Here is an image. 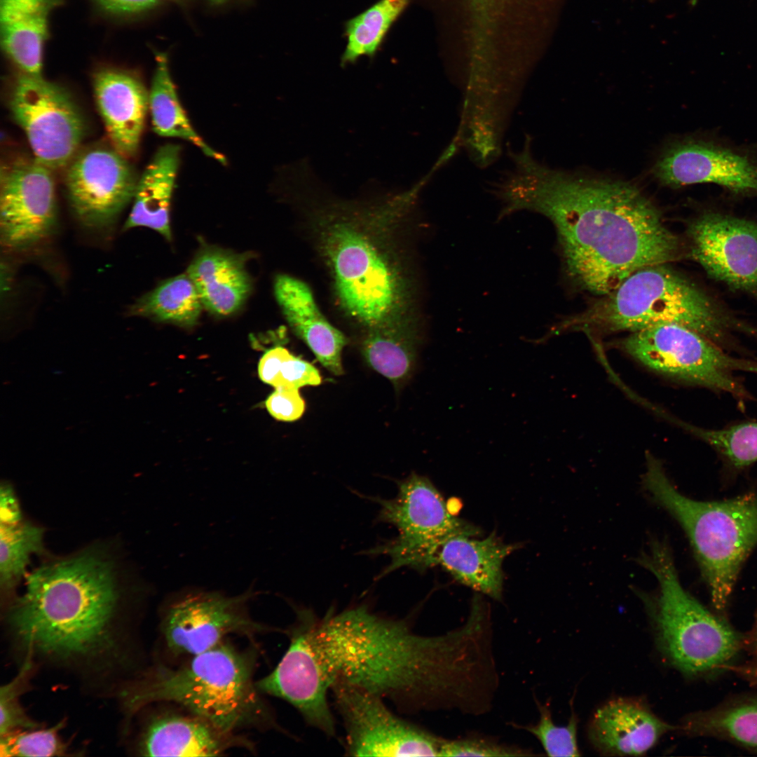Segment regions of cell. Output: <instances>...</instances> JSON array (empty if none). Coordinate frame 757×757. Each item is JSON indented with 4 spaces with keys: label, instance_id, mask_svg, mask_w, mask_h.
Instances as JSON below:
<instances>
[{
    "label": "cell",
    "instance_id": "603a6c76",
    "mask_svg": "<svg viewBox=\"0 0 757 757\" xmlns=\"http://www.w3.org/2000/svg\"><path fill=\"white\" fill-rule=\"evenodd\" d=\"M187 274L203 306L218 316L238 311L251 290L243 257L218 247L203 248L190 264Z\"/></svg>",
    "mask_w": 757,
    "mask_h": 757
},
{
    "label": "cell",
    "instance_id": "ffe728a7",
    "mask_svg": "<svg viewBox=\"0 0 757 757\" xmlns=\"http://www.w3.org/2000/svg\"><path fill=\"white\" fill-rule=\"evenodd\" d=\"M518 547L504 543L495 533L482 539L458 535L435 547L425 558L421 570L440 566L461 584L500 601L503 563Z\"/></svg>",
    "mask_w": 757,
    "mask_h": 757
},
{
    "label": "cell",
    "instance_id": "9a60e30c",
    "mask_svg": "<svg viewBox=\"0 0 757 757\" xmlns=\"http://www.w3.org/2000/svg\"><path fill=\"white\" fill-rule=\"evenodd\" d=\"M128 159L113 147L97 146L77 152L66 167L68 200L85 227H111L132 202L139 176Z\"/></svg>",
    "mask_w": 757,
    "mask_h": 757
},
{
    "label": "cell",
    "instance_id": "484cf974",
    "mask_svg": "<svg viewBox=\"0 0 757 757\" xmlns=\"http://www.w3.org/2000/svg\"><path fill=\"white\" fill-rule=\"evenodd\" d=\"M418 317L364 330L362 353L375 371L395 383L411 374L421 340Z\"/></svg>",
    "mask_w": 757,
    "mask_h": 757
},
{
    "label": "cell",
    "instance_id": "ee69618b",
    "mask_svg": "<svg viewBox=\"0 0 757 757\" xmlns=\"http://www.w3.org/2000/svg\"><path fill=\"white\" fill-rule=\"evenodd\" d=\"M212 1H213L214 2L219 3V2H221V1H223L224 0H212Z\"/></svg>",
    "mask_w": 757,
    "mask_h": 757
},
{
    "label": "cell",
    "instance_id": "3957f363",
    "mask_svg": "<svg viewBox=\"0 0 757 757\" xmlns=\"http://www.w3.org/2000/svg\"><path fill=\"white\" fill-rule=\"evenodd\" d=\"M521 210L552 221L568 277L595 295L608 294L642 268L681 255L680 239L660 210L627 182L541 165Z\"/></svg>",
    "mask_w": 757,
    "mask_h": 757
},
{
    "label": "cell",
    "instance_id": "4dcf8cb0",
    "mask_svg": "<svg viewBox=\"0 0 757 757\" xmlns=\"http://www.w3.org/2000/svg\"><path fill=\"white\" fill-rule=\"evenodd\" d=\"M43 529L29 523H1L0 583L9 589L23 575L30 557L43 550Z\"/></svg>",
    "mask_w": 757,
    "mask_h": 757
},
{
    "label": "cell",
    "instance_id": "d4e9b609",
    "mask_svg": "<svg viewBox=\"0 0 757 757\" xmlns=\"http://www.w3.org/2000/svg\"><path fill=\"white\" fill-rule=\"evenodd\" d=\"M57 0H0L1 46L22 73L41 76L48 20Z\"/></svg>",
    "mask_w": 757,
    "mask_h": 757
},
{
    "label": "cell",
    "instance_id": "7bdbcfd3",
    "mask_svg": "<svg viewBox=\"0 0 757 757\" xmlns=\"http://www.w3.org/2000/svg\"><path fill=\"white\" fill-rule=\"evenodd\" d=\"M750 646L752 655L751 669H752L753 674L757 676V615L752 630L751 637L750 639Z\"/></svg>",
    "mask_w": 757,
    "mask_h": 757
},
{
    "label": "cell",
    "instance_id": "74e56055",
    "mask_svg": "<svg viewBox=\"0 0 757 757\" xmlns=\"http://www.w3.org/2000/svg\"><path fill=\"white\" fill-rule=\"evenodd\" d=\"M265 404L269 414L275 419L282 421H296L305 410V402L299 389L293 388H276Z\"/></svg>",
    "mask_w": 757,
    "mask_h": 757
},
{
    "label": "cell",
    "instance_id": "52a82bcc",
    "mask_svg": "<svg viewBox=\"0 0 757 757\" xmlns=\"http://www.w3.org/2000/svg\"><path fill=\"white\" fill-rule=\"evenodd\" d=\"M643 484L657 505L681 525L709 589L711 602L725 611L740 568L757 545V496L699 501L680 493L661 462L646 455Z\"/></svg>",
    "mask_w": 757,
    "mask_h": 757
},
{
    "label": "cell",
    "instance_id": "9c48e42d",
    "mask_svg": "<svg viewBox=\"0 0 757 757\" xmlns=\"http://www.w3.org/2000/svg\"><path fill=\"white\" fill-rule=\"evenodd\" d=\"M620 347L648 369L685 383L728 394L742 409L753 399L737 374L757 375V360L734 356L686 327L669 324L632 332L620 342Z\"/></svg>",
    "mask_w": 757,
    "mask_h": 757
},
{
    "label": "cell",
    "instance_id": "5bb4252c",
    "mask_svg": "<svg viewBox=\"0 0 757 757\" xmlns=\"http://www.w3.org/2000/svg\"><path fill=\"white\" fill-rule=\"evenodd\" d=\"M652 174L662 185L712 184L735 195L757 196V156L714 135L675 139L660 151Z\"/></svg>",
    "mask_w": 757,
    "mask_h": 757
},
{
    "label": "cell",
    "instance_id": "d590c367",
    "mask_svg": "<svg viewBox=\"0 0 757 757\" xmlns=\"http://www.w3.org/2000/svg\"><path fill=\"white\" fill-rule=\"evenodd\" d=\"M533 755L528 750L516 746L500 744L482 737L446 740L443 739L439 756H526Z\"/></svg>",
    "mask_w": 757,
    "mask_h": 757
},
{
    "label": "cell",
    "instance_id": "30bf717a",
    "mask_svg": "<svg viewBox=\"0 0 757 757\" xmlns=\"http://www.w3.org/2000/svg\"><path fill=\"white\" fill-rule=\"evenodd\" d=\"M374 499L380 505L378 520L398 531L396 538L369 552L390 559L380 578L401 567L418 568L435 547L451 537L480 534L479 528L451 514L434 484L416 473L399 482L393 498Z\"/></svg>",
    "mask_w": 757,
    "mask_h": 757
},
{
    "label": "cell",
    "instance_id": "d6986e66",
    "mask_svg": "<svg viewBox=\"0 0 757 757\" xmlns=\"http://www.w3.org/2000/svg\"><path fill=\"white\" fill-rule=\"evenodd\" d=\"M98 111L112 147L126 158L138 151L149 109V91L132 73L107 68L93 78Z\"/></svg>",
    "mask_w": 757,
    "mask_h": 757
},
{
    "label": "cell",
    "instance_id": "8992f818",
    "mask_svg": "<svg viewBox=\"0 0 757 757\" xmlns=\"http://www.w3.org/2000/svg\"><path fill=\"white\" fill-rule=\"evenodd\" d=\"M674 324L689 328L727 351L739 350L737 334L757 339V327L735 316L683 275L660 264L642 268L562 329L630 333Z\"/></svg>",
    "mask_w": 757,
    "mask_h": 757
},
{
    "label": "cell",
    "instance_id": "4316f807",
    "mask_svg": "<svg viewBox=\"0 0 757 757\" xmlns=\"http://www.w3.org/2000/svg\"><path fill=\"white\" fill-rule=\"evenodd\" d=\"M156 66L149 91V111L154 132L162 137L179 138L200 149L222 164L225 157L212 149L191 126L179 100L165 53H157Z\"/></svg>",
    "mask_w": 757,
    "mask_h": 757
},
{
    "label": "cell",
    "instance_id": "4fadbf2b",
    "mask_svg": "<svg viewBox=\"0 0 757 757\" xmlns=\"http://www.w3.org/2000/svg\"><path fill=\"white\" fill-rule=\"evenodd\" d=\"M354 756H439L443 739L399 717L380 696L336 681L330 688Z\"/></svg>",
    "mask_w": 757,
    "mask_h": 757
},
{
    "label": "cell",
    "instance_id": "83f0119b",
    "mask_svg": "<svg viewBox=\"0 0 757 757\" xmlns=\"http://www.w3.org/2000/svg\"><path fill=\"white\" fill-rule=\"evenodd\" d=\"M203 306L198 289L186 273L162 282L136 299L128 313L190 327L197 323Z\"/></svg>",
    "mask_w": 757,
    "mask_h": 757
},
{
    "label": "cell",
    "instance_id": "8fae6325",
    "mask_svg": "<svg viewBox=\"0 0 757 757\" xmlns=\"http://www.w3.org/2000/svg\"><path fill=\"white\" fill-rule=\"evenodd\" d=\"M256 595L253 589L234 596L198 588L174 592L163 607L160 622L166 650L183 660L216 646L231 634L253 639L282 632L250 616L248 603Z\"/></svg>",
    "mask_w": 757,
    "mask_h": 757
},
{
    "label": "cell",
    "instance_id": "ac0fdd59",
    "mask_svg": "<svg viewBox=\"0 0 757 757\" xmlns=\"http://www.w3.org/2000/svg\"><path fill=\"white\" fill-rule=\"evenodd\" d=\"M657 717L643 701L618 697L599 707L592 716L587 735L603 756H641L667 732L676 730Z\"/></svg>",
    "mask_w": 757,
    "mask_h": 757
},
{
    "label": "cell",
    "instance_id": "2e32d148",
    "mask_svg": "<svg viewBox=\"0 0 757 757\" xmlns=\"http://www.w3.org/2000/svg\"><path fill=\"white\" fill-rule=\"evenodd\" d=\"M687 237L690 257L709 276L757 302V221L707 210Z\"/></svg>",
    "mask_w": 757,
    "mask_h": 757
},
{
    "label": "cell",
    "instance_id": "f35d334b",
    "mask_svg": "<svg viewBox=\"0 0 757 757\" xmlns=\"http://www.w3.org/2000/svg\"><path fill=\"white\" fill-rule=\"evenodd\" d=\"M321 382V376L313 365L291 355L283 362L274 388L299 389L306 386H318Z\"/></svg>",
    "mask_w": 757,
    "mask_h": 757
},
{
    "label": "cell",
    "instance_id": "1f68e13d",
    "mask_svg": "<svg viewBox=\"0 0 757 757\" xmlns=\"http://www.w3.org/2000/svg\"><path fill=\"white\" fill-rule=\"evenodd\" d=\"M683 426L736 468L757 461V421L722 429L703 428L684 423Z\"/></svg>",
    "mask_w": 757,
    "mask_h": 757
},
{
    "label": "cell",
    "instance_id": "7402d4cb",
    "mask_svg": "<svg viewBox=\"0 0 757 757\" xmlns=\"http://www.w3.org/2000/svg\"><path fill=\"white\" fill-rule=\"evenodd\" d=\"M274 293L280 308L294 334L311 348L323 367L341 375V352L348 341L325 317L310 287L293 276L275 278Z\"/></svg>",
    "mask_w": 757,
    "mask_h": 757
},
{
    "label": "cell",
    "instance_id": "e575fe53",
    "mask_svg": "<svg viewBox=\"0 0 757 757\" xmlns=\"http://www.w3.org/2000/svg\"><path fill=\"white\" fill-rule=\"evenodd\" d=\"M31 663L32 659L27 658L18 675L1 688V735L22 728H35L38 725L26 715L19 702L20 695L23 690V683L31 668Z\"/></svg>",
    "mask_w": 757,
    "mask_h": 757
},
{
    "label": "cell",
    "instance_id": "f1b7e54d",
    "mask_svg": "<svg viewBox=\"0 0 757 757\" xmlns=\"http://www.w3.org/2000/svg\"><path fill=\"white\" fill-rule=\"evenodd\" d=\"M689 735H711L757 751V698L690 714L677 727Z\"/></svg>",
    "mask_w": 757,
    "mask_h": 757
},
{
    "label": "cell",
    "instance_id": "44dd1931",
    "mask_svg": "<svg viewBox=\"0 0 757 757\" xmlns=\"http://www.w3.org/2000/svg\"><path fill=\"white\" fill-rule=\"evenodd\" d=\"M253 749L239 734L226 732L191 714H165L151 719L144 729L139 751L146 756H219L233 748Z\"/></svg>",
    "mask_w": 757,
    "mask_h": 757
},
{
    "label": "cell",
    "instance_id": "d6a6232c",
    "mask_svg": "<svg viewBox=\"0 0 757 757\" xmlns=\"http://www.w3.org/2000/svg\"><path fill=\"white\" fill-rule=\"evenodd\" d=\"M539 711V720L534 725H519L532 734L541 744L544 751L549 756H579L578 745V718L572 709L568 724L558 726L552 721L550 707L548 704H541L536 700Z\"/></svg>",
    "mask_w": 757,
    "mask_h": 757
},
{
    "label": "cell",
    "instance_id": "7a4b0ae2",
    "mask_svg": "<svg viewBox=\"0 0 757 757\" xmlns=\"http://www.w3.org/2000/svg\"><path fill=\"white\" fill-rule=\"evenodd\" d=\"M430 172L404 191L335 196L304 161L287 183L306 213L339 306L364 330L418 317L407 230Z\"/></svg>",
    "mask_w": 757,
    "mask_h": 757
},
{
    "label": "cell",
    "instance_id": "e0dca14e",
    "mask_svg": "<svg viewBox=\"0 0 757 757\" xmlns=\"http://www.w3.org/2000/svg\"><path fill=\"white\" fill-rule=\"evenodd\" d=\"M57 221L52 170L34 158L6 168L0 191L1 245L10 250L32 248L53 233Z\"/></svg>",
    "mask_w": 757,
    "mask_h": 757
},
{
    "label": "cell",
    "instance_id": "7c38bea8",
    "mask_svg": "<svg viewBox=\"0 0 757 757\" xmlns=\"http://www.w3.org/2000/svg\"><path fill=\"white\" fill-rule=\"evenodd\" d=\"M8 101L34 158L52 170L66 168L78 152L86 130L82 114L67 91L42 76L21 72Z\"/></svg>",
    "mask_w": 757,
    "mask_h": 757
},
{
    "label": "cell",
    "instance_id": "60d3db41",
    "mask_svg": "<svg viewBox=\"0 0 757 757\" xmlns=\"http://www.w3.org/2000/svg\"><path fill=\"white\" fill-rule=\"evenodd\" d=\"M1 523L16 524L20 522L21 512L12 488L2 484L0 494Z\"/></svg>",
    "mask_w": 757,
    "mask_h": 757
},
{
    "label": "cell",
    "instance_id": "cb8c5ba5",
    "mask_svg": "<svg viewBox=\"0 0 757 757\" xmlns=\"http://www.w3.org/2000/svg\"><path fill=\"white\" fill-rule=\"evenodd\" d=\"M180 153V146L170 143L155 152L139 177L132 209L123 231L146 227L171 240L170 209Z\"/></svg>",
    "mask_w": 757,
    "mask_h": 757
},
{
    "label": "cell",
    "instance_id": "8d00e7d4",
    "mask_svg": "<svg viewBox=\"0 0 757 757\" xmlns=\"http://www.w3.org/2000/svg\"><path fill=\"white\" fill-rule=\"evenodd\" d=\"M500 0H470L472 10L473 45L472 55L485 58L492 52L491 32L495 25V6Z\"/></svg>",
    "mask_w": 757,
    "mask_h": 757
},
{
    "label": "cell",
    "instance_id": "836d02e7",
    "mask_svg": "<svg viewBox=\"0 0 757 757\" xmlns=\"http://www.w3.org/2000/svg\"><path fill=\"white\" fill-rule=\"evenodd\" d=\"M63 722L45 729L15 730L1 735V756H61L67 755L68 745L59 731Z\"/></svg>",
    "mask_w": 757,
    "mask_h": 757
},
{
    "label": "cell",
    "instance_id": "5b68a950",
    "mask_svg": "<svg viewBox=\"0 0 757 757\" xmlns=\"http://www.w3.org/2000/svg\"><path fill=\"white\" fill-rule=\"evenodd\" d=\"M257 654L227 640L174 666L161 664L126 693L130 711L149 703L179 704L221 730L280 729L254 679Z\"/></svg>",
    "mask_w": 757,
    "mask_h": 757
},
{
    "label": "cell",
    "instance_id": "277c9868",
    "mask_svg": "<svg viewBox=\"0 0 757 757\" xmlns=\"http://www.w3.org/2000/svg\"><path fill=\"white\" fill-rule=\"evenodd\" d=\"M117 594L109 561L95 554L76 556L32 573L9 622L27 657H94L114 646Z\"/></svg>",
    "mask_w": 757,
    "mask_h": 757
},
{
    "label": "cell",
    "instance_id": "f546056e",
    "mask_svg": "<svg viewBox=\"0 0 757 757\" xmlns=\"http://www.w3.org/2000/svg\"><path fill=\"white\" fill-rule=\"evenodd\" d=\"M408 2L409 0H380L349 20L346 27L347 43L341 57V65L353 64L363 56H374Z\"/></svg>",
    "mask_w": 757,
    "mask_h": 757
},
{
    "label": "cell",
    "instance_id": "ba28073f",
    "mask_svg": "<svg viewBox=\"0 0 757 757\" xmlns=\"http://www.w3.org/2000/svg\"><path fill=\"white\" fill-rule=\"evenodd\" d=\"M638 561L657 581L655 593L640 596L655 625L660 648L673 666L699 676L729 662L739 649L738 636L683 587L667 541L653 539Z\"/></svg>",
    "mask_w": 757,
    "mask_h": 757
},
{
    "label": "cell",
    "instance_id": "b9f144b4",
    "mask_svg": "<svg viewBox=\"0 0 757 757\" xmlns=\"http://www.w3.org/2000/svg\"><path fill=\"white\" fill-rule=\"evenodd\" d=\"M104 10L116 14H132L152 8L158 0H96Z\"/></svg>",
    "mask_w": 757,
    "mask_h": 757
},
{
    "label": "cell",
    "instance_id": "6da1fadb",
    "mask_svg": "<svg viewBox=\"0 0 757 757\" xmlns=\"http://www.w3.org/2000/svg\"><path fill=\"white\" fill-rule=\"evenodd\" d=\"M296 613L286 629L289 646L262 686L312 727L332 723L327 695L336 681L388 699L406 712L474 714L484 703L495 662L491 629L479 611L437 636L416 634L405 620L381 616L365 605L329 611L322 618L306 609Z\"/></svg>",
    "mask_w": 757,
    "mask_h": 757
},
{
    "label": "cell",
    "instance_id": "ab89813d",
    "mask_svg": "<svg viewBox=\"0 0 757 757\" xmlns=\"http://www.w3.org/2000/svg\"><path fill=\"white\" fill-rule=\"evenodd\" d=\"M291 355L288 350L282 346L268 349L259 362L258 374L260 379L274 387L283 362Z\"/></svg>",
    "mask_w": 757,
    "mask_h": 757
}]
</instances>
